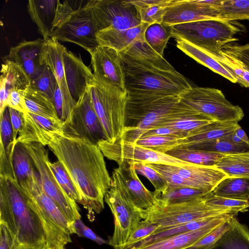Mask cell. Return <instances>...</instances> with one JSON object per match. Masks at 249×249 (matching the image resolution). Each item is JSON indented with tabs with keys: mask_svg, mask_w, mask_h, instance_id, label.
Masks as SVG:
<instances>
[{
	"mask_svg": "<svg viewBox=\"0 0 249 249\" xmlns=\"http://www.w3.org/2000/svg\"><path fill=\"white\" fill-rule=\"evenodd\" d=\"M222 51L241 62L249 70V43L245 45L228 44Z\"/></svg>",
	"mask_w": 249,
	"mask_h": 249,
	"instance_id": "cell-53",
	"label": "cell"
},
{
	"mask_svg": "<svg viewBox=\"0 0 249 249\" xmlns=\"http://www.w3.org/2000/svg\"><path fill=\"white\" fill-rule=\"evenodd\" d=\"M215 8L217 18L228 21L249 19V0H219Z\"/></svg>",
	"mask_w": 249,
	"mask_h": 249,
	"instance_id": "cell-38",
	"label": "cell"
},
{
	"mask_svg": "<svg viewBox=\"0 0 249 249\" xmlns=\"http://www.w3.org/2000/svg\"><path fill=\"white\" fill-rule=\"evenodd\" d=\"M216 196L249 200V178L226 177L212 191Z\"/></svg>",
	"mask_w": 249,
	"mask_h": 249,
	"instance_id": "cell-34",
	"label": "cell"
},
{
	"mask_svg": "<svg viewBox=\"0 0 249 249\" xmlns=\"http://www.w3.org/2000/svg\"><path fill=\"white\" fill-rule=\"evenodd\" d=\"M205 249H249V230L234 216L227 231L214 244Z\"/></svg>",
	"mask_w": 249,
	"mask_h": 249,
	"instance_id": "cell-30",
	"label": "cell"
},
{
	"mask_svg": "<svg viewBox=\"0 0 249 249\" xmlns=\"http://www.w3.org/2000/svg\"><path fill=\"white\" fill-rule=\"evenodd\" d=\"M145 135L166 136L182 139L186 137L188 133L168 127H161L149 130L143 136Z\"/></svg>",
	"mask_w": 249,
	"mask_h": 249,
	"instance_id": "cell-58",
	"label": "cell"
},
{
	"mask_svg": "<svg viewBox=\"0 0 249 249\" xmlns=\"http://www.w3.org/2000/svg\"><path fill=\"white\" fill-rule=\"evenodd\" d=\"M150 24L142 22L135 27L125 30L108 29L96 33L100 46H107L119 53H124L137 41L144 38L145 30Z\"/></svg>",
	"mask_w": 249,
	"mask_h": 249,
	"instance_id": "cell-24",
	"label": "cell"
},
{
	"mask_svg": "<svg viewBox=\"0 0 249 249\" xmlns=\"http://www.w3.org/2000/svg\"><path fill=\"white\" fill-rule=\"evenodd\" d=\"M210 53L213 58L230 71L237 79V83L245 87L249 88V70L243 64L222 51L219 54Z\"/></svg>",
	"mask_w": 249,
	"mask_h": 249,
	"instance_id": "cell-42",
	"label": "cell"
},
{
	"mask_svg": "<svg viewBox=\"0 0 249 249\" xmlns=\"http://www.w3.org/2000/svg\"><path fill=\"white\" fill-rule=\"evenodd\" d=\"M180 97L182 102L214 121L238 123L244 116L241 107L233 105L215 88L192 87Z\"/></svg>",
	"mask_w": 249,
	"mask_h": 249,
	"instance_id": "cell-8",
	"label": "cell"
},
{
	"mask_svg": "<svg viewBox=\"0 0 249 249\" xmlns=\"http://www.w3.org/2000/svg\"><path fill=\"white\" fill-rule=\"evenodd\" d=\"M206 201L211 205L235 209L240 213L247 212L249 208V200L219 197L214 195L212 191L206 196Z\"/></svg>",
	"mask_w": 249,
	"mask_h": 249,
	"instance_id": "cell-50",
	"label": "cell"
},
{
	"mask_svg": "<svg viewBox=\"0 0 249 249\" xmlns=\"http://www.w3.org/2000/svg\"><path fill=\"white\" fill-rule=\"evenodd\" d=\"M232 217L221 224L213 231L187 249H205L211 246L219 240L229 229Z\"/></svg>",
	"mask_w": 249,
	"mask_h": 249,
	"instance_id": "cell-52",
	"label": "cell"
},
{
	"mask_svg": "<svg viewBox=\"0 0 249 249\" xmlns=\"http://www.w3.org/2000/svg\"><path fill=\"white\" fill-rule=\"evenodd\" d=\"M179 138L160 135L142 136L133 144L165 153L171 150Z\"/></svg>",
	"mask_w": 249,
	"mask_h": 249,
	"instance_id": "cell-46",
	"label": "cell"
},
{
	"mask_svg": "<svg viewBox=\"0 0 249 249\" xmlns=\"http://www.w3.org/2000/svg\"><path fill=\"white\" fill-rule=\"evenodd\" d=\"M175 40L177 48L186 55L232 83H237V79L233 75L228 69L213 58L210 53L183 39L177 38H175Z\"/></svg>",
	"mask_w": 249,
	"mask_h": 249,
	"instance_id": "cell-29",
	"label": "cell"
},
{
	"mask_svg": "<svg viewBox=\"0 0 249 249\" xmlns=\"http://www.w3.org/2000/svg\"><path fill=\"white\" fill-rule=\"evenodd\" d=\"M44 43L43 38L32 41L23 40L11 47L5 57L18 65L32 80L40 73L45 64L42 59Z\"/></svg>",
	"mask_w": 249,
	"mask_h": 249,
	"instance_id": "cell-22",
	"label": "cell"
},
{
	"mask_svg": "<svg viewBox=\"0 0 249 249\" xmlns=\"http://www.w3.org/2000/svg\"><path fill=\"white\" fill-rule=\"evenodd\" d=\"M97 145L104 157L115 161L118 165L123 162L130 164L142 163L173 166L196 165L166 153L127 142L121 138L113 142L103 139L97 143Z\"/></svg>",
	"mask_w": 249,
	"mask_h": 249,
	"instance_id": "cell-11",
	"label": "cell"
},
{
	"mask_svg": "<svg viewBox=\"0 0 249 249\" xmlns=\"http://www.w3.org/2000/svg\"><path fill=\"white\" fill-rule=\"evenodd\" d=\"M172 37L183 39L209 53L219 54L225 45L238 40L241 31L231 21L219 18L171 25Z\"/></svg>",
	"mask_w": 249,
	"mask_h": 249,
	"instance_id": "cell-7",
	"label": "cell"
},
{
	"mask_svg": "<svg viewBox=\"0 0 249 249\" xmlns=\"http://www.w3.org/2000/svg\"><path fill=\"white\" fill-rule=\"evenodd\" d=\"M134 165L137 173L144 176L153 184L157 197L166 192L168 183L158 172L144 163H135Z\"/></svg>",
	"mask_w": 249,
	"mask_h": 249,
	"instance_id": "cell-49",
	"label": "cell"
},
{
	"mask_svg": "<svg viewBox=\"0 0 249 249\" xmlns=\"http://www.w3.org/2000/svg\"><path fill=\"white\" fill-rule=\"evenodd\" d=\"M64 136L86 139L97 144L105 139L103 129L88 92L76 103L63 123Z\"/></svg>",
	"mask_w": 249,
	"mask_h": 249,
	"instance_id": "cell-13",
	"label": "cell"
},
{
	"mask_svg": "<svg viewBox=\"0 0 249 249\" xmlns=\"http://www.w3.org/2000/svg\"><path fill=\"white\" fill-rule=\"evenodd\" d=\"M0 223L14 235L21 249H38L47 244L41 221L17 182L3 176H0Z\"/></svg>",
	"mask_w": 249,
	"mask_h": 249,
	"instance_id": "cell-3",
	"label": "cell"
},
{
	"mask_svg": "<svg viewBox=\"0 0 249 249\" xmlns=\"http://www.w3.org/2000/svg\"><path fill=\"white\" fill-rule=\"evenodd\" d=\"M57 82L50 67L45 64L42 71L31 80V86L47 95L53 102V97Z\"/></svg>",
	"mask_w": 249,
	"mask_h": 249,
	"instance_id": "cell-47",
	"label": "cell"
},
{
	"mask_svg": "<svg viewBox=\"0 0 249 249\" xmlns=\"http://www.w3.org/2000/svg\"><path fill=\"white\" fill-rule=\"evenodd\" d=\"M65 79L71 96L76 103L87 92L94 74L80 57L67 51L63 53Z\"/></svg>",
	"mask_w": 249,
	"mask_h": 249,
	"instance_id": "cell-21",
	"label": "cell"
},
{
	"mask_svg": "<svg viewBox=\"0 0 249 249\" xmlns=\"http://www.w3.org/2000/svg\"><path fill=\"white\" fill-rule=\"evenodd\" d=\"M224 137L236 145L249 149V138L241 127Z\"/></svg>",
	"mask_w": 249,
	"mask_h": 249,
	"instance_id": "cell-59",
	"label": "cell"
},
{
	"mask_svg": "<svg viewBox=\"0 0 249 249\" xmlns=\"http://www.w3.org/2000/svg\"><path fill=\"white\" fill-rule=\"evenodd\" d=\"M15 144L13 141L9 109L7 107L0 115V154L7 155L13 153Z\"/></svg>",
	"mask_w": 249,
	"mask_h": 249,
	"instance_id": "cell-44",
	"label": "cell"
},
{
	"mask_svg": "<svg viewBox=\"0 0 249 249\" xmlns=\"http://www.w3.org/2000/svg\"><path fill=\"white\" fill-rule=\"evenodd\" d=\"M27 8L44 40L67 22L75 10L68 1L59 0H29Z\"/></svg>",
	"mask_w": 249,
	"mask_h": 249,
	"instance_id": "cell-15",
	"label": "cell"
},
{
	"mask_svg": "<svg viewBox=\"0 0 249 249\" xmlns=\"http://www.w3.org/2000/svg\"><path fill=\"white\" fill-rule=\"evenodd\" d=\"M219 0H173L163 19L167 25L217 18Z\"/></svg>",
	"mask_w": 249,
	"mask_h": 249,
	"instance_id": "cell-19",
	"label": "cell"
},
{
	"mask_svg": "<svg viewBox=\"0 0 249 249\" xmlns=\"http://www.w3.org/2000/svg\"><path fill=\"white\" fill-rule=\"evenodd\" d=\"M177 159L194 164L214 167L227 154L188 149L177 148L166 152Z\"/></svg>",
	"mask_w": 249,
	"mask_h": 249,
	"instance_id": "cell-36",
	"label": "cell"
},
{
	"mask_svg": "<svg viewBox=\"0 0 249 249\" xmlns=\"http://www.w3.org/2000/svg\"><path fill=\"white\" fill-rule=\"evenodd\" d=\"M200 114L182 102L177 96L149 113L135 127L125 129L120 138L134 143L150 130L160 127L179 119Z\"/></svg>",
	"mask_w": 249,
	"mask_h": 249,
	"instance_id": "cell-14",
	"label": "cell"
},
{
	"mask_svg": "<svg viewBox=\"0 0 249 249\" xmlns=\"http://www.w3.org/2000/svg\"><path fill=\"white\" fill-rule=\"evenodd\" d=\"M236 215H226L208 217L187 223L156 230L152 235L133 245L130 248L143 247L166 237L197 230L214 223L226 220Z\"/></svg>",
	"mask_w": 249,
	"mask_h": 249,
	"instance_id": "cell-28",
	"label": "cell"
},
{
	"mask_svg": "<svg viewBox=\"0 0 249 249\" xmlns=\"http://www.w3.org/2000/svg\"><path fill=\"white\" fill-rule=\"evenodd\" d=\"M168 167L184 178L197 184L201 190L212 192L227 176L215 166H173Z\"/></svg>",
	"mask_w": 249,
	"mask_h": 249,
	"instance_id": "cell-26",
	"label": "cell"
},
{
	"mask_svg": "<svg viewBox=\"0 0 249 249\" xmlns=\"http://www.w3.org/2000/svg\"><path fill=\"white\" fill-rule=\"evenodd\" d=\"M24 124L16 142H38L48 145L54 136L63 134V122L30 112L24 113Z\"/></svg>",
	"mask_w": 249,
	"mask_h": 249,
	"instance_id": "cell-20",
	"label": "cell"
},
{
	"mask_svg": "<svg viewBox=\"0 0 249 249\" xmlns=\"http://www.w3.org/2000/svg\"><path fill=\"white\" fill-rule=\"evenodd\" d=\"M15 179L18 184L31 179L37 172L24 144L16 142L12 157Z\"/></svg>",
	"mask_w": 249,
	"mask_h": 249,
	"instance_id": "cell-31",
	"label": "cell"
},
{
	"mask_svg": "<svg viewBox=\"0 0 249 249\" xmlns=\"http://www.w3.org/2000/svg\"><path fill=\"white\" fill-rule=\"evenodd\" d=\"M104 200L114 220V232L108 244L115 249H123L130 235L143 220L141 212L111 183Z\"/></svg>",
	"mask_w": 249,
	"mask_h": 249,
	"instance_id": "cell-12",
	"label": "cell"
},
{
	"mask_svg": "<svg viewBox=\"0 0 249 249\" xmlns=\"http://www.w3.org/2000/svg\"><path fill=\"white\" fill-rule=\"evenodd\" d=\"M240 127L237 122L213 121L189 132L186 137L179 139L171 150L222 138Z\"/></svg>",
	"mask_w": 249,
	"mask_h": 249,
	"instance_id": "cell-25",
	"label": "cell"
},
{
	"mask_svg": "<svg viewBox=\"0 0 249 249\" xmlns=\"http://www.w3.org/2000/svg\"><path fill=\"white\" fill-rule=\"evenodd\" d=\"M182 149L196 150L227 155L249 151L248 148L236 145L224 137L196 143Z\"/></svg>",
	"mask_w": 249,
	"mask_h": 249,
	"instance_id": "cell-40",
	"label": "cell"
},
{
	"mask_svg": "<svg viewBox=\"0 0 249 249\" xmlns=\"http://www.w3.org/2000/svg\"><path fill=\"white\" fill-rule=\"evenodd\" d=\"M23 144L33 160L43 190L56 203L72 225L74 221L81 219L79 207L77 202L64 192L53 175L49 166L50 160L44 146L38 142Z\"/></svg>",
	"mask_w": 249,
	"mask_h": 249,
	"instance_id": "cell-10",
	"label": "cell"
},
{
	"mask_svg": "<svg viewBox=\"0 0 249 249\" xmlns=\"http://www.w3.org/2000/svg\"><path fill=\"white\" fill-rule=\"evenodd\" d=\"M135 7L142 22L162 23L173 0H129Z\"/></svg>",
	"mask_w": 249,
	"mask_h": 249,
	"instance_id": "cell-32",
	"label": "cell"
},
{
	"mask_svg": "<svg viewBox=\"0 0 249 249\" xmlns=\"http://www.w3.org/2000/svg\"><path fill=\"white\" fill-rule=\"evenodd\" d=\"M96 33L90 15L82 7L75 10L62 27L53 31L51 37L75 43L90 54L99 46Z\"/></svg>",
	"mask_w": 249,
	"mask_h": 249,
	"instance_id": "cell-17",
	"label": "cell"
},
{
	"mask_svg": "<svg viewBox=\"0 0 249 249\" xmlns=\"http://www.w3.org/2000/svg\"><path fill=\"white\" fill-rule=\"evenodd\" d=\"M72 225L74 233L77 234L79 237L89 239L100 245L106 243L108 244V241L104 240L96 234L92 230L82 222L81 219L74 221Z\"/></svg>",
	"mask_w": 249,
	"mask_h": 249,
	"instance_id": "cell-54",
	"label": "cell"
},
{
	"mask_svg": "<svg viewBox=\"0 0 249 249\" xmlns=\"http://www.w3.org/2000/svg\"><path fill=\"white\" fill-rule=\"evenodd\" d=\"M118 165L113 171L111 183L140 211L153 207L158 201L157 195L142 183L134 164L123 162Z\"/></svg>",
	"mask_w": 249,
	"mask_h": 249,
	"instance_id": "cell-16",
	"label": "cell"
},
{
	"mask_svg": "<svg viewBox=\"0 0 249 249\" xmlns=\"http://www.w3.org/2000/svg\"><path fill=\"white\" fill-rule=\"evenodd\" d=\"M48 249H66L65 246L59 242H53L51 243H47Z\"/></svg>",
	"mask_w": 249,
	"mask_h": 249,
	"instance_id": "cell-60",
	"label": "cell"
},
{
	"mask_svg": "<svg viewBox=\"0 0 249 249\" xmlns=\"http://www.w3.org/2000/svg\"><path fill=\"white\" fill-rule=\"evenodd\" d=\"M228 220L214 223L197 230L166 237L143 247L130 249H187Z\"/></svg>",
	"mask_w": 249,
	"mask_h": 249,
	"instance_id": "cell-27",
	"label": "cell"
},
{
	"mask_svg": "<svg viewBox=\"0 0 249 249\" xmlns=\"http://www.w3.org/2000/svg\"><path fill=\"white\" fill-rule=\"evenodd\" d=\"M145 164L156 171L164 178L168 183V189L192 188L201 190L194 182L184 178L170 169L167 165L151 163Z\"/></svg>",
	"mask_w": 249,
	"mask_h": 249,
	"instance_id": "cell-45",
	"label": "cell"
},
{
	"mask_svg": "<svg viewBox=\"0 0 249 249\" xmlns=\"http://www.w3.org/2000/svg\"><path fill=\"white\" fill-rule=\"evenodd\" d=\"M28 205L40 219L47 243H71L73 226L56 203L43 190L38 173L30 180L18 184Z\"/></svg>",
	"mask_w": 249,
	"mask_h": 249,
	"instance_id": "cell-4",
	"label": "cell"
},
{
	"mask_svg": "<svg viewBox=\"0 0 249 249\" xmlns=\"http://www.w3.org/2000/svg\"><path fill=\"white\" fill-rule=\"evenodd\" d=\"M0 249H21L14 235L6 226L0 223Z\"/></svg>",
	"mask_w": 249,
	"mask_h": 249,
	"instance_id": "cell-56",
	"label": "cell"
},
{
	"mask_svg": "<svg viewBox=\"0 0 249 249\" xmlns=\"http://www.w3.org/2000/svg\"><path fill=\"white\" fill-rule=\"evenodd\" d=\"M49 166L58 184L71 199L81 204L82 198L72 180L62 164L58 161H49Z\"/></svg>",
	"mask_w": 249,
	"mask_h": 249,
	"instance_id": "cell-43",
	"label": "cell"
},
{
	"mask_svg": "<svg viewBox=\"0 0 249 249\" xmlns=\"http://www.w3.org/2000/svg\"><path fill=\"white\" fill-rule=\"evenodd\" d=\"M87 91L102 126L105 139L112 142L119 140L125 127L127 93L95 76Z\"/></svg>",
	"mask_w": 249,
	"mask_h": 249,
	"instance_id": "cell-5",
	"label": "cell"
},
{
	"mask_svg": "<svg viewBox=\"0 0 249 249\" xmlns=\"http://www.w3.org/2000/svg\"><path fill=\"white\" fill-rule=\"evenodd\" d=\"M65 47L56 38L51 37L44 40L42 51L43 63L53 71L62 96L69 108L72 111L76 104L68 90L65 79L63 53Z\"/></svg>",
	"mask_w": 249,
	"mask_h": 249,
	"instance_id": "cell-23",
	"label": "cell"
},
{
	"mask_svg": "<svg viewBox=\"0 0 249 249\" xmlns=\"http://www.w3.org/2000/svg\"><path fill=\"white\" fill-rule=\"evenodd\" d=\"M62 164L89 211L100 213L111 178L97 144L83 138L55 135L48 145Z\"/></svg>",
	"mask_w": 249,
	"mask_h": 249,
	"instance_id": "cell-1",
	"label": "cell"
},
{
	"mask_svg": "<svg viewBox=\"0 0 249 249\" xmlns=\"http://www.w3.org/2000/svg\"><path fill=\"white\" fill-rule=\"evenodd\" d=\"M213 121L209 117L202 114H199L195 116L183 118L175 122L169 123L162 127H170L187 133L188 134L189 132Z\"/></svg>",
	"mask_w": 249,
	"mask_h": 249,
	"instance_id": "cell-48",
	"label": "cell"
},
{
	"mask_svg": "<svg viewBox=\"0 0 249 249\" xmlns=\"http://www.w3.org/2000/svg\"><path fill=\"white\" fill-rule=\"evenodd\" d=\"M25 101L28 112L60 119L53 101L45 94L31 86L25 91Z\"/></svg>",
	"mask_w": 249,
	"mask_h": 249,
	"instance_id": "cell-35",
	"label": "cell"
},
{
	"mask_svg": "<svg viewBox=\"0 0 249 249\" xmlns=\"http://www.w3.org/2000/svg\"><path fill=\"white\" fill-rule=\"evenodd\" d=\"M158 227L157 224L143 219L130 235L123 249H129L139 241L152 235Z\"/></svg>",
	"mask_w": 249,
	"mask_h": 249,
	"instance_id": "cell-51",
	"label": "cell"
},
{
	"mask_svg": "<svg viewBox=\"0 0 249 249\" xmlns=\"http://www.w3.org/2000/svg\"><path fill=\"white\" fill-rule=\"evenodd\" d=\"M26 90L13 89L9 95L8 107L25 113L28 112L25 101Z\"/></svg>",
	"mask_w": 249,
	"mask_h": 249,
	"instance_id": "cell-55",
	"label": "cell"
},
{
	"mask_svg": "<svg viewBox=\"0 0 249 249\" xmlns=\"http://www.w3.org/2000/svg\"><path fill=\"white\" fill-rule=\"evenodd\" d=\"M211 192L192 188L168 189L158 196V201L163 204L183 203L203 197Z\"/></svg>",
	"mask_w": 249,
	"mask_h": 249,
	"instance_id": "cell-41",
	"label": "cell"
},
{
	"mask_svg": "<svg viewBox=\"0 0 249 249\" xmlns=\"http://www.w3.org/2000/svg\"><path fill=\"white\" fill-rule=\"evenodd\" d=\"M215 167L227 177L249 178V151L227 154Z\"/></svg>",
	"mask_w": 249,
	"mask_h": 249,
	"instance_id": "cell-37",
	"label": "cell"
},
{
	"mask_svg": "<svg viewBox=\"0 0 249 249\" xmlns=\"http://www.w3.org/2000/svg\"><path fill=\"white\" fill-rule=\"evenodd\" d=\"M9 109L13 129V141L16 143L17 134L22 130L24 126V113L10 107Z\"/></svg>",
	"mask_w": 249,
	"mask_h": 249,
	"instance_id": "cell-57",
	"label": "cell"
},
{
	"mask_svg": "<svg viewBox=\"0 0 249 249\" xmlns=\"http://www.w3.org/2000/svg\"><path fill=\"white\" fill-rule=\"evenodd\" d=\"M83 7L90 15L96 33L108 29H128L142 23L129 0H91Z\"/></svg>",
	"mask_w": 249,
	"mask_h": 249,
	"instance_id": "cell-9",
	"label": "cell"
},
{
	"mask_svg": "<svg viewBox=\"0 0 249 249\" xmlns=\"http://www.w3.org/2000/svg\"><path fill=\"white\" fill-rule=\"evenodd\" d=\"M119 53L128 97L180 96L192 88L163 57H140Z\"/></svg>",
	"mask_w": 249,
	"mask_h": 249,
	"instance_id": "cell-2",
	"label": "cell"
},
{
	"mask_svg": "<svg viewBox=\"0 0 249 249\" xmlns=\"http://www.w3.org/2000/svg\"><path fill=\"white\" fill-rule=\"evenodd\" d=\"M0 72V81L5 84L9 95L13 89L26 90L31 86V80L23 69L5 57L1 64Z\"/></svg>",
	"mask_w": 249,
	"mask_h": 249,
	"instance_id": "cell-33",
	"label": "cell"
},
{
	"mask_svg": "<svg viewBox=\"0 0 249 249\" xmlns=\"http://www.w3.org/2000/svg\"><path fill=\"white\" fill-rule=\"evenodd\" d=\"M208 194L183 203L163 204L157 201L150 209L141 211L142 219L157 224V230H160L208 217L237 215L239 213L235 209L208 204L206 197Z\"/></svg>",
	"mask_w": 249,
	"mask_h": 249,
	"instance_id": "cell-6",
	"label": "cell"
},
{
	"mask_svg": "<svg viewBox=\"0 0 249 249\" xmlns=\"http://www.w3.org/2000/svg\"><path fill=\"white\" fill-rule=\"evenodd\" d=\"M90 54L94 76L127 93L120 53L113 48L99 45Z\"/></svg>",
	"mask_w": 249,
	"mask_h": 249,
	"instance_id": "cell-18",
	"label": "cell"
},
{
	"mask_svg": "<svg viewBox=\"0 0 249 249\" xmlns=\"http://www.w3.org/2000/svg\"><path fill=\"white\" fill-rule=\"evenodd\" d=\"M171 25L163 23H157L149 25L145 31L144 39L149 46L161 56L168 40L172 37Z\"/></svg>",
	"mask_w": 249,
	"mask_h": 249,
	"instance_id": "cell-39",
	"label": "cell"
}]
</instances>
